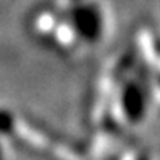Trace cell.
<instances>
[{
    "mask_svg": "<svg viewBox=\"0 0 160 160\" xmlns=\"http://www.w3.org/2000/svg\"><path fill=\"white\" fill-rule=\"evenodd\" d=\"M0 160H3V154H2V148H0Z\"/></svg>",
    "mask_w": 160,
    "mask_h": 160,
    "instance_id": "obj_4",
    "label": "cell"
},
{
    "mask_svg": "<svg viewBox=\"0 0 160 160\" xmlns=\"http://www.w3.org/2000/svg\"><path fill=\"white\" fill-rule=\"evenodd\" d=\"M113 160H115V159H113Z\"/></svg>",
    "mask_w": 160,
    "mask_h": 160,
    "instance_id": "obj_5",
    "label": "cell"
},
{
    "mask_svg": "<svg viewBox=\"0 0 160 160\" xmlns=\"http://www.w3.org/2000/svg\"><path fill=\"white\" fill-rule=\"evenodd\" d=\"M75 30L79 33V36L89 42H93L100 38V31H101V23H100V17L98 14L90 9V8H82L79 9L75 17Z\"/></svg>",
    "mask_w": 160,
    "mask_h": 160,
    "instance_id": "obj_2",
    "label": "cell"
},
{
    "mask_svg": "<svg viewBox=\"0 0 160 160\" xmlns=\"http://www.w3.org/2000/svg\"><path fill=\"white\" fill-rule=\"evenodd\" d=\"M121 107L124 112V117L132 121L138 123L143 120L146 112V98L142 90V87L137 82H128L123 87L121 92Z\"/></svg>",
    "mask_w": 160,
    "mask_h": 160,
    "instance_id": "obj_1",
    "label": "cell"
},
{
    "mask_svg": "<svg viewBox=\"0 0 160 160\" xmlns=\"http://www.w3.org/2000/svg\"><path fill=\"white\" fill-rule=\"evenodd\" d=\"M14 115L8 109H0V135H8L14 131Z\"/></svg>",
    "mask_w": 160,
    "mask_h": 160,
    "instance_id": "obj_3",
    "label": "cell"
}]
</instances>
